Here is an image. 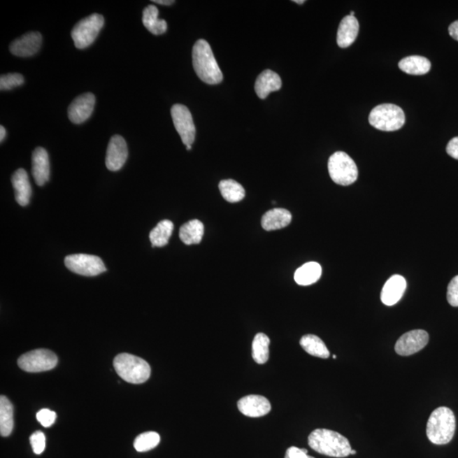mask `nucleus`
I'll return each mask as SVG.
<instances>
[{
  "label": "nucleus",
  "mask_w": 458,
  "mask_h": 458,
  "mask_svg": "<svg viewBox=\"0 0 458 458\" xmlns=\"http://www.w3.org/2000/svg\"><path fill=\"white\" fill-rule=\"evenodd\" d=\"M18 366L24 371L39 373L49 371L57 365L58 358L53 352L38 349L24 354L18 359Z\"/></svg>",
  "instance_id": "8"
},
{
  "label": "nucleus",
  "mask_w": 458,
  "mask_h": 458,
  "mask_svg": "<svg viewBox=\"0 0 458 458\" xmlns=\"http://www.w3.org/2000/svg\"><path fill=\"white\" fill-rule=\"evenodd\" d=\"M329 176L338 185L348 186L357 181L358 169L350 155L338 151L329 159Z\"/></svg>",
  "instance_id": "6"
},
{
  "label": "nucleus",
  "mask_w": 458,
  "mask_h": 458,
  "mask_svg": "<svg viewBox=\"0 0 458 458\" xmlns=\"http://www.w3.org/2000/svg\"><path fill=\"white\" fill-rule=\"evenodd\" d=\"M322 266L315 262H306L294 273V281L299 285L308 286L320 280Z\"/></svg>",
  "instance_id": "22"
},
{
  "label": "nucleus",
  "mask_w": 458,
  "mask_h": 458,
  "mask_svg": "<svg viewBox=\"0 0 458 458\" xmlns=\"http://www.w3.org/2000/svg\"><path fill=\"white\" fill-rule=\"evenodd\" d=\"M354 15H355V12L350 11V15H352V17H354Z\"/></svg>",
  "instance_id": "44"
},
{
  "label": "nucleus",
  "mask_w": 458,
  "mask_h": 458,
  "mask_svg": "<svg viewBox=\"0 0 458 458\" xmlns=\"http://www.w3.org/2000/svg\"><path fill=\"white\" fill-rule=\"evenodd\" d=\"M449 34L452 38L458 41V21L454 22L450 25Z\"/></svg>",
  "instance_id": "38"
},
{
  "label": "nucleus",
  "mask_w": 458,
  "mask_h": 458,
  "mask_svg": "<svg viewBox=\"0 0 458 458\" xmlns=\"http://www.w3.org/2000/svg\"><path fill=\"white\" fill-rule=\"evenodd\" d=\"M270 338L264 333H259L252 342V357L258 364H265L269 359Z\"/></svg>",
  "instance_id": "30"
},
{
  "label": "nucleus",
  "mask_w": 458,
  "mask_h": 458,
  "mask_svg": "<svg viewBox=\"0 0 458 458\" xmlns=\"http://www.w3.org/2000/svg\"><path fill=\"white\" fill-rule=\"evenodd\" d=\"M6 136V130L3 126L0 127V142L5 141Z\"/></svg>",
  "instance_id": "40"
},
{
  "label": "nucleus",
  "mask_w": 458,
  "mask_h": 458,
  "mask_svg": "<svg viewBox=\"0 0 458 458\" xmlns=\"http://www.w3.org/2000/svg\"><path fill=\"white\" fill-rule=\"evenodd\" d=\"M159 10L157 6L150 5L143 11V24L151 34L162 35L167 30V23L165 20L159 19Z\"/></svg>",
  "instance_id": "24"
},
{
  "label": "nucleus",
  "mask_w": 458,
  "mask_h": 458,
  "mask_svg": "<svg viewBox=\"0 0 458 458\" xmlns=\"http://www.w3.org/2000/svg\"><path fill=\"white\" fill-rule=\"evenodd\" d=\"M285 458H315L308 455V450L296 447L288 448L286 451Z\"/></svg>",
  "instance_id": "36"
},
{
  "label": "nucleus",
  "mask_w": 458,
  "mask_h": 458,
  "mask_svg": "<svg viewBox=\"0 0 458 458\" xmlns=\"http://www.w3.org/2000/svg\"><path fill=\"white\" fill-rule=\"evenodd\" d=\"M333 358H334V359H336V355H334V356H333Z\"/></svg>",
  "instance_id": "45"
},
{
  "label": "nucleus",
  "mask_w": 458,
  "mask_h": 458,
  "mask_svg": "<svg viewBox=\"0 0 458 458\" xmlns=\"http://www.w3.org/2000/svg\"><path fill=\"white\" fill-rule=\"evenodd\" d=\"M37 420L43 427L49 428L57 420V413L50 409H42L37 413Z\"/></svg>",
  "instance_id": "34"
},
{
  "label": "nucleus",
  "mask_w": 458,
  "mask_h": 458,
  "mask_svg": "<svg viewBox=\"0 0 458 458\" xmlns=\"http://www.w3.org/2000/svg\"><path fill=\"white\" fill-rule=\"evenodd\" d=\"M173 122L179 136L186 146L192 145L195 139V126L192 115L185 106L176 103L171 109Z\"/></svg>",
  "instance_id": "10"
},
{
  "label": "nucleus",
  "mask_w": 458,
  "mask_h": 458,
  "mask_svg": "<svg viewBox=\"0 0 458 458\" xmlns=\"http://www.w3.org/2000/svg\"><path fill=\"white\" fill-rule=\"evenodd\" d=\"M161 436L157 432L150 431L141 434L134 441V448L138 452L150 451L157 447Z\"/></svg>",
  "instance_id": "31"
},
{
  "label": "nucleus",
  "mask_w": 458,
  "mask_h": 458,
  "mask_svg": "<svg viewBox=\"0 0 458 458\" xmlns=\"http://www.w3.org/2000/svg\"><path fill=\"white\" fill-rule=\"evenodd\" d=\"M192 57L194 71L201 81L210 85L222 83L224 75L208 42L199 39L193 47Z\"/></svg>",
  "instance_id": "1"
},
{
  "label": "nucleus",
  "mask_w": 458,
  "mask_h": 458,
  "mask_svg": "<svg viewBox=\"0 0 458 458\" xmlns=\"http://www.w3.org/2000/svg\"><path fill=\"white\" fill-rule=\"evenodd\" d=\"M43 38L38 31H30L15 39L10 45L12 55L18 57H29L37 54L42 46Z\"/></svg>",
  "instance_id": "13"
},
{
  "label": "nucleus",
  "mask_w": 458,
  "mask_h": 458,
  "mask_svg": "<svg viewBox=\"0 0 458 458\" xmlns=\"http://www.w3.org/2000/svg\"><path fill=\"white\" fill-rule=\"evenodd\" d=\"M65 265L71 272L86 277L97 276L106 271L101 259L93 255H70L65 258Z\"/></svg>",
  "instance_id": "9"
},
{
  "label": "nucleus",
  "mask_w": 458,
  "mask_h": 458,
  "mask_svg": "<svg viewBox=\"0 0 458 458\" xmlns=\"http://www.w3.org/2000/svg\"><path fill=\"white\" fill-rule=\"evenodd\" d=\"M238 408L242 414L250 417H260L269 413L272 407L266 397L250 395L238 401Z\"/></svg>",
  "instance_id": "15"
},
{
  "label": "nucleus",
  "mask_w": 458,
  "mask_h": 458,
  "mask_svg": "<svg viewBox=\"0 0 458 458\" xmlns=\"http://www.w3.org/2000/svg\"><path fill=\"white\" fill-rule=\"evenodd\" d=\"M155 3H159V5H162V6H171L174 3V1L173 0H153L152 1Z\"/></svg>",
  "instance_id": "39"
},
{
  "label": "nucleus",
  "mask_w": 458,
  "mask_h": 458,
  "mask_svg": "<svg viewBox=\"0 0 458 458\" xmlns=\"http://www.w3.org/2000/svg\"><path fill=\"white\" fill-rule=\"evenodd\" d=\"M398 66L402 71L410 75L427 74L431 69V63L429 59L420 55L402 59Z\"/></svg>",
  "instance_id": "25"
},
{
  "label": "nucleus",
  "mask_w": 458,
  "mask_h": 458,
  "mask_svg": "<svg viewBox=\"0 0 458 458\" xmlns=\"http://www.w3.org/2000/svg\"><path fill=\"white\" fill-rule=\"evenodd\" d=\"M25 82L24 77L22 74L19 73H10L2 75L0 78V90L2 91L11 90L22 86Z\"/></svg>",
  "instance_id": "32"
},
{
  "label": "nucleus",
  "mask_w": 458,
  "mask_h": 458,
  "mask_svg": "<svg viewBox=\"0 0 458 458\" xmlns=\"http://www.w3.org/2000/svg\"><path fill=\"white\" fill-rule=\"evenodd\" d=\"M281 87L282 80L280 75L272 70L262 71L255 83V90L257 96L262 99L268 97L272 92L280 90Z\"/></svg>",
  "instance_id": "19"
},
{
  "label": "nucleus",
  "mask_w": 458,
  "mask_h": 458,
  "mask_svg": "<svg viewBox=\"0 0 458 458\" xmlns=\"http://www.w3.org/2000/svg\"><path fill=\"white\" fill-rule=\"evenodd\" d=\"M204 235V224L194 219L183 224L179 231L180 240L187 245H198Z\"/></svg>",
  "instance_id": "23"
},
{
  "label": "nucleus",
  "mask_w": 458,
  "mask_h": 458,
  "mask_svg": "<svg viewBox=\"0 0 458 458\" xmlns=\"http://www.w3.org/2000/svg\"><path fill=\"white\" fill-rule=\"evenodd\" d=\"M356 453L357 452L355 451V450L352 449V451H350V455H355Z\"/></svg>",
  "instance_id": "42"
},
{
  "label": "nucleus",
  "mask_w": 458,
  "mask_h": 458,
  "mask_svg": "<svg viewBox=\"0 0 458 458\" xmlns=\"http://www.w3.org/2000/svg\"><path fill=\"white\" fill-rule=\"evenodd\" d=\"M429 334L424 330H412L401 336L395 346L398 355L408 357L423 350L429 343Z\"/></svg>",
  "instance_id": "11"
},
{
  "label": "nucleus",
  "mask_w": 458,
  "mask_h": 458,
  "mask_svg": "<svg viewBox=\"0 0 458 458\" xmlns=\"http://www.w3.org/2000/svg\"><path fill=\"white\" fill-rule=\"evenodd\" d=\"M292 220V215L288 210L274 208L264 215L262 226L266 231L278 230L289 225Z\"/></svg>",
  "instance_id": "21"
},
{
  "label": "nucleus",
  "mask_w": 458,
  "mask_h": 458,
  "mask_svg": "<svg viewBox=\"0 0 458 458\" xmlns=\"http://www.w3.org/2000/svg\"><path fill=\"white\" fill-rule=\"evenodd\" d=\"M30 443L33 451L37 455L41 454L45 450L46 438L42 431H36L30 436Z\"/></svg>",
  "instance_id": "33"
},
{
  "label": "nucleus",
  "mask_w": 458,
  "mask_h": 458,
  "mask_svg": "<svg viewBox=\"0 0 458 458\" xmlns=\"http://www.w3.org/2000/svg\"><path fill=\"white\" fill-rule=\"evenodd\" d=\"M300 345L309 355L320 357L322 359H326L330 356L329 350L327 348L324 342L314 334H306L302 337Z\"/></svg>",
  "instance_id": "26"
},
{
  "label": "nucleus",
  "mask_w": 458,
  "mask_h": 458,
  "mask_svg": "<svg viewBox=\"0 0 458 458\" xmlns=\"http://www.w3.org/2000/svg\"><path fill=\"white\" fill-rule=\"evenodd\" d=\"M308 445L322 455L333 457H346L352 451L350 442L345 436L326 429H317L310 433Z\"/></svg>",
  "instance_id": "2"
},
{
  "label": "nucleus",
  "mask_w": 458,
  "mask_h": 458,
  "mask_svg": "<svg viewBox=\"0 0 458 458\" xmlns=\"http://www.w3.org/2000/svg\"><path fill=\"white\" fill-rule=\"evenodd\" d=\"M186 149L187 150H191V149H192V145L186 146Z\"/></svg>",
  "instance_id": "43"
},
{
  "label": "nucleus",
  "mask_w": 458,
  "mask_h": 458,
  "mask_svg": "<svg viewBox=\"0 0 458 458\" xmlns=\"http://www.w3.org/2000/svg\"><path fill=\"white\" fill-rule=\"evenodd\" d=\"M219 190L224 198V200L230 203L240 202L245 196V190L241 183L227 179L219 183Z\"/></svg>",
  "instance_id": "29"
},
{
  "label": "nucleus",
  "mask_w": 458,
  "mask_h": 458,
  "mask_svg": "<svg viewBox=\"0 0 458 458\" xmlns=\"http://www.w3.org/2000/svg\"><path fill=\"white\" fill-rule=\"evenodd\" d=\"M113 365L118 375L131 384L145 383L150 377L151 368L148 362L131 354H119L115 358Z\"/></svg>",
  "instance_id": "4"
},
{
  "label": "nucleus",
  "mask_w": 458,
  "mask_h": 458,
  "mask_svg": "<svg viewBox=\"0 0 458 458\" xmlns=\"http://www.w3.org/2000/svg\"><path fill=\"white\" fill-rule=\"evenodd\" d=\"M129 150H127L125 139L120 135H114L110 138L108 148H107L106 165L107 169L113 172H117L124 166Z\"/></svg>",
  "instance_id": "12"
},
{
  "label": "nucleus",
  "mask_w": 458,
  "mask_h": 458,
  "mask_svg": "<svg viewBox=\"0 0 458 458\" xmlns=\"http://www.w3.org/2000/svg\"><path fill=\"white\" fill-rule=\"evenodd\" d=\"M447 152L450 157L458 160V137L453 138L448 143Z\"/></svg>",
  "instance_id": "37"
},
{
  "label": "nucleus",
  "mask_w": 458,
  "mask_h": 458,
  "mask_svg": "<svg viewBox=\"0 0 458 458\" xmlns=\"http://www.w3.org/2000/svg\"><path fill=\"white\" fill-rule=\"evenodd\" d=\"M31 172L36 183L38 186H43L50 180V158L47 150L38 147L36 148L31 157Z\"/></svg>",
  "instance_id": "16"
},
{
  "label": "nucleus",
  "mask_w": 458,
  "mask_h": 458,
  "mask_svg": "<svg viewBox=\"0 0 458 458\" xmlns=\"http://www.w3.org/2000/svg\"><path fill=\"white\" fill-rule=\"evenodd\" d=\"M370 125L385 132H394L401 129L406 122V115L401 107L393 103L377 106L370 113Z\"/></svg>",
  "instance_id": "5"
},
{
  "label": "nucleus",
  "mask_w": 458,
  "mask_h": 458,
  "mask_svg": "<svg viewBox=\"0 0 458 458\" xmlns=\"http://www.w3.org/2000/svg\"><path fill=\"white\" fill-rule=\"evenodd\" d=\"M103 24L105 19L99 14L91 15L77 23L71 31V38L76 48L83 50L90 46L98 37Z\"/></svg>",
  "instance_id": "7"
},
{
  "label": "nucleus",
  "mask_w": 458,
  "mask_h": 458,
  "mask_svg": "<svg viewBox=\"0 0 458 458\" xmlns=\"http://www.w3.org/2000/svg\"><path fill=\"white\" fill-rule=\"evenodd\" d=\"M95 105L93 94L85 93L71 102L69 108V120L74 124H81L91 117Z\"/></svg>",
  "instance_id": "14"
},
{
  "label": "nucleus",
  "mask_w": 458,
  "mask_h": 458,
  "mask_svg": "<svg viewBox=\"0 0 458 458\" xmlns=\"http://www.w3.org/2000/svg\"><path fill=\"white\" fill-rule=\"evenodd\" d=\"M359 22L355 17L346 15L338 26L337 43L341 48H348L355 42L359 34Z\"/></svg>",
  "instance_id": "18"
},
{
  "label": "nucleus",
  "mask_w": 458,
  "mask_h": 458,
  "mask_svg": "<svg viewBox=\"0 0 458 458\" xmlns=\"http://www.w3.org/2000/svg\"><path fill=\"white\" fill-rule=\"evenodd\" d=\"M11 182L15 189V201L22 206L29 205L31 195L29 174L22 169H18L12 176Z\"/></svg>",
  "instance_id": "20"
},
{
  "label": "nucleus",
  "mask_w": 458,
  "mask_h": 458,
  "mask_svg": "<svg viewBox=\"0 0 458 458\" xmlns=\"http://www.w3.org/2000/svg\"><path fill=\"white\" fill-rule=\"evenodd\" d=\"M456 431V417L451 409L438 408L430 415L426 434L435 445L448 444Z\"/></svg>",
  "instance_id": "3"
},
{
  "label": "nucleus",
  "mask_w": 458,
  "mask_h": 458,
  "mask_svg": "<svg viewBox=\"0 0 458 458\" xmlns=\"http://www.w3.org/2000/svg\"><path fill=\"white\" fill-rule=\"evenodd\" d=\"M407 289V281L401 275H393L386 281L381 292V301L386 306H394L401 300Z\"/></svg>",
  "instance_id": "17"
},
{
  "label": "nucleus",
  "mask_w": 458,
  "mask_h": 458,
  "mask_svg": "<svg viewBox=\"0 0 458 458\" xmlns=\"http://www.w3.org/2000/svg\"><path fill=\"white\" fill-rule=\"evenodd\" d=\"M448 301L450 305L458 308V275L450 282L448 288Z\"/></svg>",
  "instance_id": "35"
},
{
  "label": "nucleus",
  "mask_w": 458,
  "mask_h": 458,
  "mask_svg": "<svg viewBox=\"0 0 458 458\" xmlns=\"http://www.w3.org/2000/svg\"><path fill=\"white\" fill-rule=\"evenodd\" d=\"M294 3H299V5H302V3H304L305 1L304 0H301V1H298V0H294Z\"/></svg>",
  "instance_id": "41"
},
{
  "label": "nucleus",
  "mask_w": 458,
  "mask_h": 458,
  "mask_svg": "<svg viewBox=\"0 0 458 458\" xmlns=\"http://www.w3.org/2000/svg\"><path fill=\"white\" fill-rule=\"evenodd\" d=\"M13 406L5 396L0 397V434L9 436L14 428Z\"/></svg>",
  "instance_id": "27"
},
{
  "label": "nucleus",
  "mask_w": 458,
  "mask_h": 458,
  "mask_svg": "<svg viewBox=\"0 0 458 458\" xmlns=\"http://www.w3.org/2000/svg\"><path fill=\"white\" fill-rule=\"evenodd\" d=\"M174 229L173 222L163 220L151 230L150 240L153 247H163L169 244Z\"/></svg>",
  "instance_id": "28"
}]
</instances>
